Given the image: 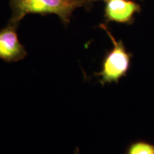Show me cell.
Returning <instances> with one entry per match:
<instances>
[{"label": "cell", "mask_w": 154, "mask_h": 154, "mask_svg": "<svg viewBox=\"0 0 154 154\" xmlns=\"http://www.w3.org/2000/svg\"><path fill=\"white\" fill-rule=\"evenodd\" d=\"M84 4L85 0H11L12 16L9 22L18 24L29 14H54L67 24L73 11Z\"/></svg>", "instance_id": "6da1fadb"}, {"label": "cell", "mask_w": 154, "mask_h": 154, "mask_svg": "<svg viewBox=\"0 0 154 154\" xmlns=\"http://www.w3.org/2000/svg\"><path fill=\"white\" fill-rule=\"evenodd\" d=\"M101 27L106 32L113 45L103 58L101 71L94 74V76L100 78V84L104 86L106 84L118 83L126 76L130 69L131 55L126 51L123 42L116 39L106 25L101 24Z\"/></svg>", "instance_id": "7a4b0ae2"}, {"label": "cell", "mask_w": 154, "mask_h": 154, "mask_svg": "<svg viewBox=\"0 0 154 154\" xmlns=\"http://www.w3.org/2000/svg\"><path fill=\"white\" fill-rule=\"evenodd\" d=\"M17 24L9 22L0 30V59L7 62L22 60L27 53L19 42L17 32Z\"/></svg>", "instance_id": "3957f363"}, {"label": "cell", "mask_w": 154, "mask_h": 154, "mask_svg": "<svg viewBox=\"0 0 154 154\" xmlns=\"http://www.w3.org/2000/svg\"><path fill=\"white\" fill-rule=\"evenodd\" d=\"M138 9L137 4L129 0H109L106 7V17L109 21L126 23Z\"/></svg>", "instance_id": "277c9868"}, {"label": "cell", "mask_w": 154, "mask_h": 154, "mask_svg": "<svg viewBox=\"0 0 154 154\" xmlns=\"http://www.w3.org/2000/svg\"><path fill=\"white\" fill-rule=\"evenodd\" d=\"M126 154H154V145L145 141H136L131 144Z\"/></svg>", "instance_id": "5b68a950"}, {"label": "cell", "mask_w": 154, "mask_h": 154, "mask_svg": "<svg viewBox=\"0 0 154 154\" xmlns=\"http://www.w3.org/2000/svg\"><path fill=\"white\" fill-rule=\"evenodd\" d=\"M79 149H76V150H75V152H74V154H79Z\"/></svg>", "instance_id": "8992f818"}, {"label": "cell", "mask_w": 154, "mask_h": 154, "mask_svg": "<svg viewBox=\"0 0 154 154\" xmlns=\"http://www.w3.org/2000/svg\"><path fill=\"white\" fill-rule=\"evenodd\" d=\"M106 1H109V0H106Z\"/></svg>", "instance_id": "52a82bcc"}]
</instances>
